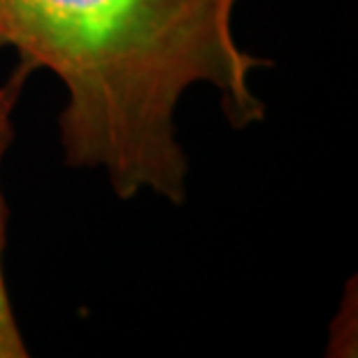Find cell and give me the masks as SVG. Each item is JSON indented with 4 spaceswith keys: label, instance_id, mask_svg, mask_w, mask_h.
<instances>
[{
    "label": "cell",
    "instance_id": "obj_1",
    "mask_svg": "<svg viewBox=\"0 0 358 358\" xmlns=\"http://www.w3.org/2000/svg\"><path fill=\"white\" fill-rule=\"evenodd\" d=\"M242 0H0V49L56 75L66 163L105 173L119 198H186L177 107L205 84L233 128L266 117L252 77L270 66L238 42Z\"/></svg>",
    "mask_w": 358,
    "mask_h": 358
},
{
    "label": "cell",
    "instance_id": "obj_2",
    "mask_svg": "<svg viewBox=\"0 0 358 358\" xmlns=\"http://www.w3.org/2000/svg\"><path fill=\"white\" fill-rule=\"evenodd\" d=\"M35 70L28 66L26 61H17V68L10 77L0 84V163H3L5 152L10 149L14 140V110H17L19 96L24 91L28 77ZM5 200L3 191H0V358H24L28 356L26 342L21 338L19 324L14 319V310L10 305V296H7V286L3 277V247H5Z\"/></svg>",
    "mask_w": 358,
    "mask_h": 358
}]
</instances>
